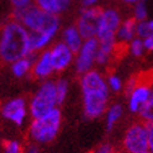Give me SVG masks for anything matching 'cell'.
Instances as JSON below:
<instances>
[{"label": "cell", "instance_id": "f1b7e54d", "mask_svg": "<svg viewBox=\"0 0 153 153\" xmlns=\"http://www.w3.org/2000/svg\"><path fill=\"white\" fill-rule=\"evenodd\" d=\"M24 153H42V152H41V148H40L39 144H36L34 142H30L25 146Z\"/></svg>", "mask_w": 153, "mask_h": 153}, {"label": "cell", "instance_id": "2e32d148", "mask_svg": "<svg viewBox=\"0 0 153 153\" xmlns=\"http://www.w3.org/2000/svg\"><path fill=\"white\" fill-rule=\"evenodd\" d=\"M98 51L96 57V66L97 67H107L112 60L116 56L117 51L120 50L118 42H98Z\"/></svg>", "mask_w": 153, "mask_h": 153}, {"label": "cell", "instance_id": "5bb4252c", "mask_svg": "<svg viewBox=\"0 0 153 153\" xmlns=\"http://www.w3.org/2000/svg\"><path fill=\"white\" fill-rule=\"evenodd\" d=\"M60 40L76 52L82 46L83 41H85V37L82 36V34L80 33L77 26L75 24H72V25H67L64 29H61Z\"/></svg>", "mask_w": 153, "mask_h": 153}, {"label": "cell", "instance_id": "e0dca14e", "mask_svg": "<svg viewBox=\"0 0 153 153\" xmlns=\"http://www.w3.org/2000/svg\"><path fill=\"white\" fill-rule=\"evenodd\" d=\"M136 26H137V21L133 18H127L122 20L116 34V39L120 46H126L137 36Z\"/></svg>", "mask_w": 153, "mask_h": 153}, {"label": "cell", "instance_id": "9c48e42d", "mask_svg": "<svg viewBox=\"0 0 153 153\" xmlns=\"http://www.w3.org/2000/svg\"><path fill=\"white\" fill-rule=\"evenodd\" d=\"M0 114L14 126L22 127L27 122V118L31 117L29 111V101L24 97L10 98L0 106Z\"/></svg>", "mask_w": 153, "mask_h": 153}, {"label": "cell", "instance_id": "d6a6232c", "mask_svg": "<svg viewBox=\"0 0 153 153\" xmlns=\"http://www.w3.org/2000/svg\"><path fill=\"white\" fill-rule=\"evenodd\" d=\"M148 22V27H149V31L153 33V19H147Z\"/></svg>", "mask_w": 153, "mask_h": 153}, {"label": "cell", "instance_id": "7c38bea8", "mask_svg": "<svg viewBox=\"0 0 153 153\" xmlns=\"http://www.w3.org/2000/svg\"><path fill=\"white\" fill-rule=\"evenodd\" d=\"M51 53V60L56 74H62L74 66L75 61V51L71 50L62 41H55L49 48Z\"/></svg>", "mask_w": 153, "mask_h": 153}, {"label": "cell", "instance_id": "74e56055", "mask_svg": "<svg viewBox=\"0 0 153 153\" xmlns=\"http://www.w3.org/2000/svg\"><path fill=\"white\" fill-rule=\"evenodd\" d=\"M0 61H1V60H0Z\"/></svg>", "mask_w": 153, "mask_h": 153}, {"label": "cell", "instance_id": "836d02e7", "mask_svg": "<svg viewBox=\"0 0 153 153\" xmlns=\"http://www.w3.org/2000/svg\"><path fill=\"white\" fill-rule=\"evenodd\" d=\"M123 1L127 3V4H136L138 1H143V0H123Z\"/></svg>", "mask_w": 153, "mask_h": 153}, {"label": "cell", "instance_id": "8992f818", "mask_svg": "<svg viewBox=\"0 0 153 153\" xmlns=\"http://www.w3.org/2000/svg\"><path fill=\"white\" fill-rule=\"evenodd\" d=\"M148 151V125L136 121L128 125L121 140V152L143 153Z\"/></svg>", "mask_w": 153, "mask_h": 153}, {"label": "cell", "instance_id": "5b68a950", "mask_svg": "<svg viewBox=\"0 0 153 153\" xmlns=\"http://www.w3.org/2000/svg\"><path fill=\"white\" fill-rule=\"evenodd\" d=\"M60 107L56 83L53 79L41 81L29 100V111L31 118L40 117Z\"/></svg>", "mask_w": 153, "mask_h": 153}, {"label": "cell", "instance_id": "f546056e", "mask_svg": "<svg viewBox=\"0 0 153 153\" xmlns=\"http://www.w3.org/2000/svg\"><path fill=\"white\" fill-rule=\"evenodd\" d=\"M100 0H80L81 9H88V7H98Z\"/></svg>", "mask_w": 153, "mask_h": 153}, {"label": "cell", "instance_id": "44dd1931", "mask_svg": "<svg viewBox=\"0 0 153 153\" xmlns=\"http://www.w3.org/2000/svg\"><path fill=\"white\" fill-rule=\"evenodd\" d=\"M138 117L141 121H143L147 125H153V87H152V92L148 98V101L144 103V106L141 108Z\"/></svg>", "mask_w": 153, "mask_h": 153}, {"label": "cell", "instance_id": "e575fe53", "mask_svg": "<svg viewBox=\"0 0 153 153\" xmlns=\"http://www.w3.org/2000/svg\"><path fill=\"white\" fill-rule=\"evenodd\" d=\"M1 25H3V22H1V20H0V27H1Z\"/></svg>", "mask_w": 153, "mask_h": 153}, {"label": "cell", "instance_id": "9a60e30c", "mask_svg": "<svg viewBox=\"0 0 153 153\" xmlns=\"http://www.w3.org/2000/svg\"><path fill=\"white\" fill-rule=\"evenodd\" d=\"M34 4L49 14L61 16L71 9L72 0H34Z\"/></svg>", "mask_w": 153, "mask_h": 153}, {"label": "cell", "instance_id": "3957f363", "mask_svg": "<svg viewBox=\"0 0 153 153\" xmlns=\"http://www.w3.org/2000/svg\"><path fill=\"white\" fill-rule=\"evenodd\" d=\"M11 18L21 22L30 33H50L57 36L62 29L61 16L44 11L35 4L20 10H13Z\"/></svg>", "mask_w": 153, "mask_h": 153}, {"label": "cell", "instance_id": "7a4b0ae2", "mask_svg": "<svg viewBox=\"0 0 153 153\" xmlns=\"http://www.w3.org/2000/svg\"><path fill=\"white\" fill-rule=\"evenodd\" d=\"M29 30L16 19H9L0 27V60L11 64L26 55H33Z\"/></svg>", "mask_w": 153, "mask_h": 153}, {"label": "cell", "instance_id": "d590c367", "mask_svg": "<svg viewBox=\"0 0 153 153\" xmlns=\"http://www.w3.org/2000/svg\"><path fill=\"white\" fill-rule=\"evenodd\" d=\"M143 153H149V152H148V151H147V152H143Z\"/></svg>", "mask_w": 153, "mask_h": 153}, {"label": "cell", "instance_id": "ffe728a7", "mask_svg": "<svg viewBox=\"0 0 153 153\" xmlns=\"http://www.w3.org/2000/svg\"><path fill=\"white\" fill-rule=\"evenodd\" d=\"M55 83H56V91H57L59 103L61 106V105H62L67 100L68 92H70V81H68V79L64 77V76H60V77H57L55 80Z\"/></svg>", "mask_w": 153, "mask_h": 153}, {"label": "cell", "instance_id": "d4e9b609", "mask_svg": "<svg viewBox=\"0 0 153 153\" xmlns=\"http://www.w3.org/2000/svg\"><path fill=\"white\" fill-rule=\"evenodd\" d=\"M132 18L136 21H143L148 19V7L146 5V3L143 1H138L133 4V10H132Z\"/></svg>", "mask_w": 153, "mask_h": 153}, {"label": "cell", "instance_id": "ac0fdd59", "mask_svg": "<svg viewBox=\"0 0 153 153\" xmlns=\"http://www.w3.org/2000/svg\"><path fill=\"white\" fill-rule=\"evenodd\" d=\"M125 108L123 105L120 102H113L110 103V106L107 107V110L105 112V128L107 132H112L116 128L117 123L121 121V118L123 117Z\"/></svg>", "mask_w": 153, "mask_h": 153}, {"label": "cell", "instance_id": "6da1fadb", "mask_svg": "<svg viewBox=\"0 0 153 153\" xmlns=\"http://www.w3.org/2000/svg\"><path fill=\"white\" fill-rule=\"evenodd\" d=\"M82 113L86 120H97L102 117L110 106L111 90L107 85L103 72L94 68L80 76L79 79Z\"/></svg>", "mask_w": 153, "mask_h": 153}, {"label": "cell", "instance_id": "ba28073f", "mask_svg": "<svg viewBox=\"0 0 153 153\" xmlns=\"http://www.w3.org/2000/svg\"><path fill=\"white\" fill-rule=\"evenodd\" d=\"M98 40L96 37L85 39L82 46L75 52L74 70L79 76L96 68V57L98 51Z\"/></svg>", "mask_w": 153, "mask_h": 153}, {"label": "cell", "instance_id": "d6986e66", "mask_svg": "<svg viewBox=\"0 0 153 153\" xmlns=\"http://www.w3.org/2000/svg\"><path fill=\"white\" fill-rule=\"evenodd\" d=\"M10 65V72L16 79H24L31 75L33 65H34V55H26L18 60L13 61Z\"/></svg>", "mask_w": 153, "mask_h": 153}, {"label": "cell", "instance_id": "603a6c76", "mask_svg": "<svg viewBox=\"0 0 153 153\" xmlns=\"http://www.w3.org/2000/svg\"><path fill=\"white\" fill-rule=\"evenodd\" d=\"M127 50L133 57H142L144 55V52H146V48H144L143 39L136 36L134 39L127 45Z\"/></svg>", "mask_w": 153, "mask_h": 153}, {"label": "cell", "instance_id": "4fadbf2b", "mask_svg": "<svg viewBox=\"0 0 153 153\" xmlns=\"http://www.w3.org/2000/svg\"><path fill=\"white\" fill-rule=\"evenodd\" d=\"M56 74L55 67H53L50 50L46 49L41 52H37L34 55V65L31 76L37 81H45L52 79V76Z\"/></svg>", "mask_w": 153, "mask_h": 153}, {"label": "cell", "instance_id": "8fae6325", "mask_svg": "<svg viewBox=\"0 0 153 153\" xmlns=\"http://www.w3.org/2000/svg\"><path fill=\"white\" fill-rule=\"evenodd\" d=\"M152 85L149 82L138 79L134 87L127 92V110L132 114H138L141 108L148 101L152 92Z\"/></svg>", "mask_w": 153, "mask_h": 153}, {"label": "cell", "instance_id": "52a82bcc", "mask_svg": "<svg viewBox=\"0 0 153 153\" xmlns=\"http://www.w3.org/2000/svg\"><path fill=\"white\" fill-rule=\"evenodd\" d=\"M122 15L116 7L101 9L96 39L98 42H117L116 34L122 22Z\"/></svg>", "mask_w": 153, "mask_h": 153}, {"label": "cell", "instance_id": "30bf717a", "mask_svg": "<svg viewBox=\"0 0 153 153\" xmlns=\"http://www.w3.org/2000/svg\"><path fill=\"white\" fill-rule=\"evenodd\" d=\"M101 9L100 7H88V9H81L77 15L75 25L77 26L80 33L85 39L96 37L98 21H100Z\"/></svg>", "mask_w": 153, "mask_h": 153}, {"label": "cell", "instance_id": "7402d4cb", "mask_svg": "<svg viewBox=\"0 0 153 153\" xmlns=\"http://www.w3.org/2000/svg\"><path fill=\"white\" fill-rule=\"evenodd\" d=\"M106 80H107V85H108L112 94H120L121 91L125 90V82L121 79V76H118L117 74H114V72L108 74L106 76Z\"/></svg>", "mask_w": 153, "mask_h": 153}, {"label": "cell", "instance_id": "4dcf8cb0", "mask_svg": "<svg viewBox=\"0 0 153 153\" xmlns=\"http://www.w3.org/2000/svg\"><path fill=\"white\" fill-rule=\"evenodd\" d=\"M143 44L144 48H146V51L153 52V33H151L146 37H143Z\"/></svg>", "mask_w": 153, "mask_h": 153}, {"label": "cell", "instance_id": "277c9868", "mask_svg": "<svg viewBox=\"0 0 153 153\" xmlns=\"http://www.w3.org/2000/svg\"><path fill=\"white\" fill-rule=\"evenodd\" d=\"M62 126V112L60 107L40 117L31 118L27 125V137L30 142L45 146L55 141Z\"/></svg>", "mask_w": 153, "mask_h": 153}, {"label": "cell", "instance_id": "83f0119b", "mask_svg": "<svg viewBox=\"0 0 153 153\" xmlns=\"http://www.w3.org/2000/svg\"><path fill=\"white\" fill-rule=\"evenodd\" d=\"M92 153H118L116 151L112 144H108V143H105V144H101L100 147H97Z\"/></svg>", "mask_w": 153, "mask_h": 153}, {"label": "cell", "instance_id": "8d00e7d4", "mask_svg": "<svg viewBox=\"0 0 153 153\" xmlns=\"http://www.w3.org/2000/svg\"><path fill=\"white\" fill-rule=\"evenodd\" d=\"M118 153H125V152H118Z\"/></svg>", "mask_w": 153, "mask_h": 153}, {"label": "cell", "instance_id": "1f68e13d", "mask_svg": "<svg viewBox=\"0 0 153 153\" xmlns=\"http://www.w3.org/2000/svg\"><path fill=\"white\" fill-rule=\"evenodd\" d=\"M148 152L153 153V125H148Z\"/></svg>", "mask_w": 153, "mask_h": 153}, {"label": "cell", "instance_id": "4316f807", "mask_svg": "<svg viewBox=\"0 0 153 153\" xmlns=\"http://www.w3.org/2000/svg\"><path fill=\"white\" fill-rule=\"evenodd\" d=\"M9 3L13 6V10H20L34 4V0H9Z\"/></svg>", "mask_w": 153, "mask_h": 153}, {"label": "cell", "instance_id": "484cf974", "mask_svg": "<svg viewBox=\"0 0 153 153\" xmlns=\"http://www.w3.org/2000/svg\"><path fill=\"white\" fill-rule=\"evenodd\" d=\"M136 31H137V36L141 37V39H143V37H146L147 35H149L151 31H149V27H148V22H147V20L137 21Z\"/></svg>", "mask_w": 153, "mask_h": 153}, {"label": "cell", "instance_id": "cb8c5ba5", "mask_svg": "<svg viewBox=\"0 0 153 153\" xmlns=\"http://www.w3.org/2000/svg\"><path fill=\"white\" fill-rule=\"evenodd\" d=\"M25 146L19 140H6L1 144L0 153H24Z\"/></svg>", "mask_w": 153, "mask_h": 153}]
</instances>
